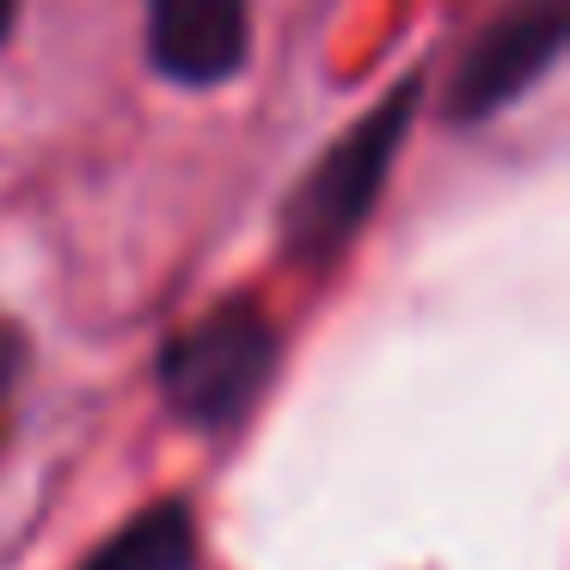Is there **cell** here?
Wrapping results in <instances>:
<instances>
[{
    "mask_svg": "<svg viewBox=\"0 0 570 570\" xmlns=\"http://www.w3.org/2000/svg\"><path fill=\"white\" fill-rule=\"evenodd\" d=\"M417 87L423 80H405L386 105H374L332 154L307 173V185L295 190L283 215V239L295 258H332L362 222H368L374 197L386 185V166H393L399 141H405V124L417 111Z\"/></svg>",
    "mask_w": 570,
    "mask_h": 570,
    "instance_id": "1",
    "label": "cell"
},
{
    "mask_svg": "<svg viewBox=\"0 0 570 570\" xmlns=\"http://www.w3.org/2000/svg\"><path fill=\"white\" fill-rule=\"evenodd\" d=\"M271 368H276L271 320L246 301H234V307H215L209 320H197L190 332H178L166 344L160 381L178 417L215 430V423H234L264 393Z\"/></svg>",
    "mask_w": 570,
    "mask_h": 570,
    "instance_id": "2",
    "label": "cell"
},
{
    "mask_svg": "<svg viewBox=\"0 0 570 570\" xmlns=\"http://www.w3.org/2000/svg\"><path fill=\"white\" fill-rule=\"evenodd\" d=\"M558 50H564V0H515L460 56L454 87H448V117L466 124V117L503 111L509 99H521L558 62Z\"/></svg>",
    "mask_w": 570,
    "mask_h": 570,
    "instance_id": "3",
    "label": "cell"
},
{
    "mask_svg": "<svg viewBox=\"0 0 570 570\" xmlns=\"http://www.w3.org/2000/svg\"><path fill=\"white\" fill-rule=\"evenodd\" d=\"M246 0H154L148 50L154 68L178 87H215L246 62Z\"/></svg>",
    "mask_w": 570,
    "mask_h": 570,
    "instance_id": "4",
    "label": "cell"
},
{
    "mask_svg": "<svg viewBox=\"0 0 570 570\" xmlns=\"http://www.w3.org/2000/svg\"><path fill=\"white\" fill-rule=\"evenodd\" d=\"M197 552V521L185 503H154L148 515H136L87 570H190Z\"/></svg>",
    "mask_w": 570,
    "mask_h": 570,
    "instance_id": "5",
    "label": "cell"
},
{
    "mask_svg": "<svg viewBox=\"0 0 570 570\" xmlns=\"http://www.w3.org/2000/svg\"><path fill=\"white\" fill-rule=\"evenodd\" d=\"M13 368H19V332L13 325H0V381H7Z\"/></svg>",
    "mask_w": 570,
    "mask_h": 570,
    "instance_id": "6",
    "label": "cell"
},
{
    "mask_svg": "<svg viewBox=\"0 0 570 570\" xmlns=\"http://www.w3.org/2000/svg\"><path fill=\"white\" fill-rule=\"evenodd\" d=\"M13 13H19V0H0V38L13 31Z\"/></svg>",
    "mask_w": 570,
    "mask_h": 570,
    "instance_id": "7",
    "label": "cell"
}]
</instances>
